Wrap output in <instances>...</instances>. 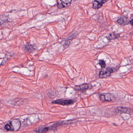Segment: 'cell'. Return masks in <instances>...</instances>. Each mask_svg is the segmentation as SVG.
I'll list each match as a JSON object with an SVG mask.
<instances>
[{
	"label": "cell",
	"mask_w": 133,
	"mask_h": 133,
	"mask_svg": "<svg viewBox=\"0 0 133 133\" xmlns=\"http://www.w3.org/2000/svg\"><path fill=\"white\" fill-rule=\"evenodd\" d=\"M92 86L90 84L84 83L80 85L75 86L74 89L77 91L84 92L87 90L91 89Z\"/></svg>",
	"instance_id": "3957f363"
},
{
	"label": "cell",
	"mask_w": 133,
	"mask_h": 133,
	"mask_svg": "<svg viewBox=\"0 0 133 133\" xmlns=\"http://www.w3.org/2000/svg\"><path fill=\"white\" fill-rule=\"evenodd\" d=\"M23 48L25 51L29 53H33L36 50L35 46L30 44H26L23 47Z\"/></svg>",
	"instance_id": "ba28073f"
},
{
	"label": "cell",
	"mask_w": 133,
	"mask_h": 133,
	"mask_svg": "<svg viewBox=\"0 0 133 133\" xmlns=\"http://www.w3.org/2000/svg\"><path fill=\"white\" fill-rule=\"evenodd\" d=\"M120 35L119 34L115 33V32L111 33L108 36L107 39L109 40H112L118 39Z\"/></svg>",
	"instance_id": "8fae6325"
},
{
	"label": "cell",
	"mask_w": 133,
	"mask_h": 133,
	"mask_svg": "<svg viewBox=\"0 0 133 133\" xmlns=\"http://www.w3.org/2000/svg\"><path fill=\"white\" fill-rule=\"evenodd\" d=\"M130 21L128 17L126 16H122L117 20V22L119 25L122 26L126 25L130 23Z\"/></svg>",
	"instance_id": "52a82bcc"
},
{
	"label": "cell",
	"mask_w": 133,
	"mask_h": 133,
	"mask_svg": "<svg viewBox=\"0 0 133 133\" xmlns=\"http://www.w3.org/2000/svg\"><path fill=\"white\" fill-rule=\"evenodd\" d=\"M4 129L7 131H15V129L13 126V122L11 121L7 123L4 126Z\"/></svg>",
	"instance_id": "30bf717a"
},
{
	"label": "cell",
	"mask_w": 133,
	"mask_h": 133,
	"mask_svg": "<svg viewBox=\"0 0 133 133\" xmlns=\"http://www.w3.org/2000/svg\"><path fill=\"white\" fill-rule=\"evenodd\" d=\"M52 104L60 105H69L74 104V101L71 99H58L52 102Z\"/></svg>",
	"instance_id": "7a4b0ae2"
},
{
	"label": "cell",
	"mask_w": 133,
	"mask_h": 133,
	"mask_svg": "<svg viewBox=\"0 0 133 133\" xmlns=\"http://www.w3.org/2000/svg\"><path fill=\"white\" fill-rule=\"evenodd\" d=\"M130 25H131L132 26H133V18L130 20Z\"/></svg>",
	"instance_id": "4fadbf2b"
},
{
	"label": "cell",
	"mask_w": 133,
	"mask_h": 133,
	"mask_svg": "<svg viewBox=\"0 0 133 133\" xmlns=\"http://www.w3.org/2000/svg\"><path fill=\"white\" fill-rule=\"evenodd\" d=\"M116 111L120 113H125V114H130V110L129 108L126 107L119 106L116 109Z\"/></svg>",
	"instance_id": "9c48e42d"
},
{
	"label": "cell",
	"mask_w": 133,
	"mask_h": 133,
	"mask_svg": "<svg viewBox=\"0 0 133 133\" xmlns=\"http://www.w3.org/2000/svg\"><path fill=\"white\" fill-rule=\"evenodd\" d=\"M114 72V69L111 67H107L102 70L99 73V77L101 79L106 78L110 76Z\"/></svg>",
	"instance_id": "6da1fadb"
},
{
	"label": "cell",
	"mask_w": 133,
	"mask_h": 133,
	"mask_svg": "<svg viewBox=\"0 0 133 133\" xmlns=\"http://www.w3.org/2000/svg\"><path fill=\"white\" fill-rule=\"evenodd\" d=\"M72 0H58L57 6L59 9L63 8L68 6L71 4Z\"/></svg>",
	"instance_id": "5b68a950"
},
{
	"label": "cell",
	"mask_w": 133,
	"mask_h": 133,
	"mask_svg": "<svg viewBox=\"0 0 133 133\" xmlns=\"http://www.w3.org/2000/svg\"><path fill=\"white\" fill-rule=\"evenodd\" d=\"M115 98L114 96L110 93H105L100 95V98L102 102H111L113 101Z\"/></svg>",
	"instance_id": "277c9868"
},
{
	"label": "cell",
	"mask_w": 133,
	"mask_h": 133,
	"mask_svg": "<svg viewBox=\"0 0 133 133\" xmlns=\"http://www.w3.org/2000/svg\"><path fill=\"white\" fill-rule=\"evenodd\" d=\"M99 64L100 65L101 67L102 68H105L106 66V64H105V62L103 60H100L98 62Z\"/></svg>",
	"instance_id": "7c38bea8"
},
{
	"label": "cell",
	"mask_w": 133,
	"mask_h": 133,
	"mask_svg": "<svg viewBox=\"0 0 133 133\" xmlns=\"http://www.w3.org/2000/svg\"><path fill=\"white\" fill-rule=\"evenodd\" d=\"M107 0H94L93 3V8L95 9H100Z\"/></svg>",
	"instance_id": "8992f818"
}]
</instances>
